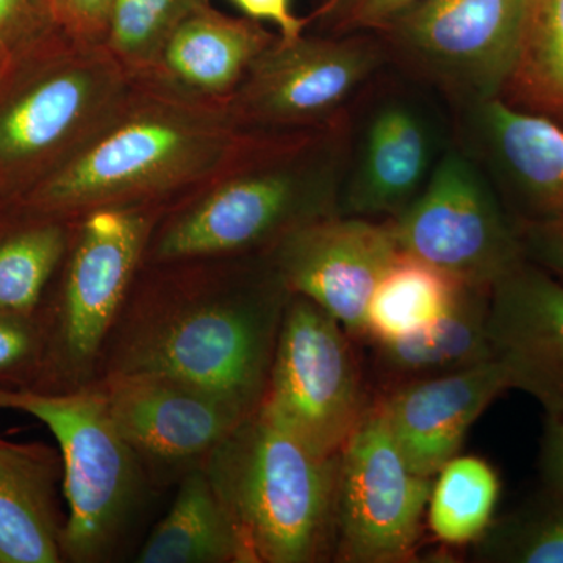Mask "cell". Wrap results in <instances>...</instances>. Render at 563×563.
I'll list each match as a JSON object with an SVG mask.
<instances>
[{
    "label": "cell",
    "mask_w": 563,
    "mask_h": 563,
    "mask_svg": "<svg viewBox=\"0 0 563 563\" xmlns=\"http://www.w3.org/2000/svg\"><path fill=\"white\" fill-rule=\"evenodd\" d=\"M351 163L347 117L310 129L252 132L235 161L163 225L155 261L272 251L288 233L342 213Z\"/></svg>",
    "instance_id": "6da1fadb"
},
{
    "label": "cell",
    "mask_w": 563,
    "mask_h": 563,
    "mask_svg": "<svg viewBox=\"0 0 563 563\" xmlns=\"http://www.w3.org/2000/svg\"><path fill=\"white\" fill-rule=\"evenodd\" d=\"M228 106L187 101L135 80L117 113L79 151L33 185L46 214H85L196 191L224 172L250 140Z\"/></svg>",
    "instance_id": "7a4b0ae2"
},
{
    "label": "cell",
    "mask_w": 563,
    "mask_h": 563,
    "mask_svg": "<svg viewBox=\"0 0 563 563\" xmlns=\"http://www.w3.org/2000/svg\"><path fill=\"white\" fill-rule=\"evenodd\" d=\"M339 455L314 453L255 410L203 459L252 563H312L333 553Z\"/></svg>",
    "instance_id": "3957f363"
},
{
    "label": "cell",
    "mask_w": 563,
    "mask_h": 563,
    "mask_svg": "<svg viewBox=\"0 0 563 563\" xmlns=\"http://www.w3.org/2000/svg\"><path fill=\"white\" fill-rule=\"evenodd\" d=\"M288 299L273 273L265 285L185 306L132 344L120 372L163 374L254 413Z\"/></svg>",
    "instance_id": "277c9868"
},
{
    "label": "cell",
    "mask_w": 563,
    "mask_h": 563,
    "mask_svg": "<svg viewBox=\"0 0 563 563\" xmlns=\"http://www.w3.org/2000/svg\"><path fill=\"white\" fill-rule=\"evenodd\" d=\"M0 409L32 415L60 444L69 509L62 553L79 562L106 553L131 512L140 474L139 455L114 424L102 390H0Z\"/></svg>",
    "instance_id": "5b68a950"
},
{
    "label": "cell",
    "mask_w": 563,
    "mask_h": 563,
    "mask_svg": "<svg viewBox=\"0 0 563 563\" xmlns=\"http://www.w3.org/2000/svg\"><path fill=\"white\" fill-rule=\"evenodd\" d=\"M351 335L317 303L290 295L258 412L325 457L368 410Z\"/></svg>",
    "instance_id": "8992f818"
},
{
    "label": "cell",
    "mask_w": 563,
    "mask_h": 563,
    "mask_svg": "<svg viewBox=\"0 0 563 563\" xmlns=\"http://www.w3.org/2000/svg\"><path fill=\"white\" fill-rule=\"evenodd\" d=\"M135 79L106 44L68 36L47 68L0 106V173L68 161L117 113Z\"/></svg>",
    "instance_id": "52a82bcc"
},
{
    "label": "cell",
    "mask_w": 563,
    "mask_h": 563,
    "mask_svg": "<svg viewBox=\"0 0 563 563\" xmlns=\"http://www.w3.org/2000/svg\"><path fill=\"white\" fill-rule=\"evenodd\" d=\"M531 0H426L374 32L387 58L477 107L501 98L520 58Z\"/></svg>",
    "instance_id": "ba28073f"
},
{
    "label": "cell",
    "mask_w": 563,
    "mask_h": 563,
    "mask_svg": "<svg viewBox=\"0 0 563 563\" xmlns=\"http://www.w3.org/2000/svg\"><path fill=\"white\" fill-rule=\"evenodd\" d=\"M390 221L402 254L466 287L492 290L528 258L520 222L457 152L444 155L420 195Z\"/></svg>",
    "instance_id": "9c48e42d"
},
{
    "label": "cell",
    "mask_w": 563,
    "mask_h": 563,
    "mask_svg": "<svg viewBox=\"0 0 563 563\" xmlns=\"http://www.w3.org/2000/svg\"><path fill=\"white\" fill-rule=\"evenodd\" d=\"M387 60L376 33L277 36L252 63L228 110L251 132L331 124L346 117L347 103Z\"/></svg>",
    "instance_id": "30bf717a"
},
{
    "label": "cell",
    "mask_w": 563,
    "mask_h": 563,
    "mask_svg": "<svg viewBox=\"0 0 563 563\" xmlns=\"http://www.w3.org/2000/svg\"><path fill=\"white\" fill-rule=\"evenodd\" d=\"M432 484L404 461L379 401L369 406L339 455L336 561H413Z\"/></svg>",
    "instance_id": "8fae6325"
},
{
    "label": "cell",
    "mask_w": 563,
    "mask_h": 563,
    "mask_svg": "<svg viewBox=\"0 0 563 563\" xmlns=\"http://www.w3.org/2000/svg\"><path fill=\"white\" fill-rule=\"evenodd\" d=\"M269 252L282 287L317 303L354 339L365 335L369 299L401 254L390 220L344 213L296 229Z\"/></svg>",
    "instance_id": "7c38bea8"
},
{
    "label": "cell",
    "mask_w": 563,
    "mask_h": 563,
    "mask_svg": "<svg viewBox=\"0 0 563 563\" xmlns=\"http://www.w3.org/2000/svg\"><path fill=\"white\" fill-rule=\"evenodd\" d=\"M63 291L62 336L69 358L87 363L117 317L157 221L154 203L81 214Z\"/></svg>",
    "instance_id": "4fadbf2b"
},
{
    "label": "cell",
    "mask_w": 563,
    "mask_h": 563,
    "mask_svg": "<svg viewBox=\"0 0 563 563\" xmlns=\"http://www.w3.org/2000/svg\"><path fill=\"white\" fill-rule=\"evenodd\" d=\"M114 424L139 459L162 466L203 461L252 413L157 373L118 372L102 388Z\"/></svg>",
    "instance_id": "5bb4252c"
},
{
    "label": "cell",
    "mask_w": 563,
    "mask_h": 563,
    "mask_svg": "<svg viewBox=\"0 0 563 563\" xmlns=\"http://www.w3.org/2000/svg\"><path fill=\"white\" fill-rule=\"evenodd\" d=\"M488 340L509 390L563 420V280L526 258L490 291Z\"/></svg>",
    "instance_id": "9a60e30c"
},
{
    "label": "cell",
    "mask_w": 563,
    "mask_h": 563,
    "mask_svg": "<svg viewBox=\"0 0 563 563\" xmlns=\"http://www.w3.org/2000/svg\"><path fill=\"white\" fill-rule=\"evenodd\" d=\"M509 390L499 363L396 385L379 399L388 431L413 473L433 477L461 454L466 433Z\"/></svg>",
    "instance_id": "2e32d148"
},
{
    "label": "cell",
    "mask_w": 563,
    "mask_h": 563,
    "mask_svg": "<svg viewBox=\"0 0 563 563\" xmlns=\"http://www.w3.org/2000/svg\"><path fill=\"white\" fill-rule=\"evenodd\" d=\"M279 33L250 18H232L211 5L190 14L174 31L141 81L187 101L228 106L252 63Z\"/></svg>",
    "instance_id": "e0dca14e"
},
{
    "label": "cell",
    "mask_w": 563,
    "mask_h": 563,
    "mask_svg": "<svg viewBox=\"0 0 563 563\" xmlns=\"http://www.w3.org/2000/svg\"><path fill=\"white\" fill-rule=\"evenodd\" d=\"M432 163V136L410 103H384L369 118L354 169L344 180L340 211L362 218L401 214L420 195Z\"/></svg>",
    "instance_id": "ac0fdd59"
},
{
    "label": "cell",
    "mask_w": 563,
    "mask_h": 563,
    "mask_svg": "<svg viewBox=\"0 0 563 563\" xmlns=\"http://www.w3.org/2000/svg\"><path fill=\"white\" fill-rule=\"evenodd\" d=\"M485 147L517 202L518 222L563 213V128L493 99L476 107Z\"/></svg>",
    "instance_id": "d6986e66"
},
{
    "label": "cell",
    "mask_w": 563,
    "mask_h": 563,
    "mask_svg": "<svg viewBox=\"0 0 563 563\" xmlns=\"http://www.w3.org/2000/svg\"><path fill=\"white\" fill-rule=\"evenodd\" d=\"M490 291L465 285L450 310L429 328L396 342L376 344L377 368L396 387L492 361Z\"/></svg>",
    "instance_id": "ffe728a7"
},
{
    "label": "cell",
    "mask_w": 563,
    "mask_h": 563,
    "mask_svg": "<svg viewBox=\"0 0 563 563\" xmlns=\"http://www.w3.org/2000/svg\"><path fill=\"white\" fill-rule=\"evenodd\" d=\"M139 562L252 563L231 514L202 465L185 477L168 515L141 548Z\"/></svg>",
    "instance_id": "44dd1931"
},
{
    "label": "cell",
    "mask_w": 563,
    "mask_h": 563,
    "mask_svg": "<svg viewBox=\"0 0 563 563\" xmlns=\"http://www.w3.org/2000/svg\"><path fill=\"white\" fill-rule=\"evenodd\" d=\"M60 537L46 470L25 448L0 442V562H58Z\"/></svg>",
    "instance_id": "7402d4cb"
},
{
    "label": "cell",
    "mask_w": 563,
    "mask_h": 563,
    "mask_svg": "<svg viewBox=\"0 0 563 563\" xmlns=\"http://www.w3.org/2000/svg\"><path fill=\"white\" fill-rule=\"evenodd\" d=\"M463 287L448 274L401 252L369 299L363 339L376 346L429 328L450 310Z\"/></svg>",
    "instance_id": "603a6c76"
},
{
    "label": "cell",
    "mask_w": 563,
    "mask_h": 563,
    "mask_svg": "<svg viewBox=\"0 0 563 563\" xmlns=\"http://www.w3.org/2000/svg\"><path fill=\"white\" fill-rule=\"evenodd\" d=\"M501 495L498 472L476 455H455L433 476L426 523L448 547L476 543L495 520Z\"/></svg>",
    "instance_id": "cb8c5ba5"
},
{
    "label": "cell",
    "mask_w": 563,
    "mask_h": 563,
    "mask_svg": "<svg viewBox=\"0 0 563 563\" xmlns=\"http://www.w3.org/2000/svg\"><path fill=\"white\" fill-rule=\"evenodd\" d=\"M499 99L563 128V0H531L520 58Z\"/></svg>",
    "instance_id": "d4e9b609"
},
{
    "label": "cell",
    "mask_w": 563,
    "mask_h": 563,
    "mask_svg": "<svg viewBox=\"0 0 563 563\" xmlns=\"http://www.w3.org/2000/svg\"><path fill=\"white\" fill-rule=\"evenodd\" d=\"M206 5L210 0H111L107 49L141 79L181 22Z\"/></svg>",
    "instance_id": "484cf974"
},
{
    "label": "cell",
    "mask_w": 563,
    "mask_h": 563,
    "mask_svg": "<svg viewBox=\"0 0 563 563\" xmlns=\"http://www.w3.org/2000/svg\"><path fill=\"white\" fill-rule=\"evenodd\" d=\"M474 561L485 563H563V501L544 492L493 520L473 543Z\"/></svg>",
    "instance_id": "4316f807"
},
{
    "label": "cell",
    "mask_w": 563,
    "mask_h": 563,
    "mask_svg": "<svg viewBox=\"0 0 563 563\" xmlns=\"http://www.w3.org/2000/svg\"><path fill=\"white\" fill-rule=\"evenodd\" d=\"M68 247L60 222H43L0 242V312L27 314Z\"/></svg>",
    "instance_id": "83f0119b"
},
{
    "label": "cell",
    "mask_w": 563,
    "mask_h": 563,
    "mask_svg": "<svg viewBox=\"0 0 563 563\" xmlns=\"http://www.w3.org/2000/svg\"><path fill=\"white\" fill-rule=\"evenodd\" d=\"M426 0H324L310 24H318L322 35H352L374 33L395 20L402 11Z\"/></svg>",
    "instance_id": "f1b7e54d"
},
{
    "label": "cell",
    "mask_w": 563,
    "mask_h": 563,
    "mask_svg": "<svg viewBox=\"0 0 563 563\" xmlns=\"http://www.w3.org/2000/svg\"><path fill=\"white\" fill-rule=\"evenodd\" d=\"M65 33L49 0H0V49H27L43 36Z\"/></svg>",
    "instance_id": "f546056e"
},
{
    "label": "cell",
    "mask_w": 563,
    "mask_h": 563,
    "mask_svg": "<svg viewBox=\"0 0 563 563\" xmlns=\"http://www.w3.org/2000/svg\"><path fill=\"white\" fill-rule=\"evenodd\" d=\"M55 20L70 38L106 44L111 0H49Z\"/></svg>",
    "instance_id": "4dcf8cb0"
},
{
    "label": "cell",
    "mask_w": 563,
    "mask_h": 563,
    "mask_svg": "<svg viewBox=\"0 0 563 563\" xmlns=\"http://www.w3.org/2000/svg\"><path fill=\"white\" fill-rule=\"evenodd\" d=\"M526 257L563 280V225L551 221L521 222Z\"/></svg>",
    "instance_id": "1f68e13d"
},
{
    "label": "cell",
    "mask_w": 563,
    "mask_h": 563,
    "mask_svg": "<svg viewBox=\"0 0 563 563\" xmlns=\"http://www.w3.org/2000/svg\"><path fill=\"white\" fill-rule=\"evenodd\" d=\"M25 317L0 312V373L16 368L35 350V332Z\"/></svg>",
    "instance_id": "d6a6232c"
},
{
    "label": "cell",
    "mask_w": 563,
    "mask_h": 563,
    "mask_svg": "<svg viewBox=\"0 0 563 563\" xmlns=\"http://www.w3.org/2000/svg\"><path fill=\"white\" fill-rule=\"evenodd\" d=\"M250 20L276 25L280 38L295 40L309 27V16L298 18L291 0H232Z\"/></svg>",
    "instance_id": "836d02e7"
},
{
    "label": "cell",
    "mask_w": 563,
    "mask_h": 563,
    "mask_svg": "<svg viewBox=\"0 0 563 563\" xmlns=\"http://www.w3.org/2000/svg\"><path fill=\"white\" fill-rule=\"evenodd\" d=\"M539 470L544 492L563 501V420L547 418L544 421Z\"/></svg>",
    "instance_id": "e575fe53"
},
{
    "label": "cell",
    "mask_w": 563,
    "mask_h": 563,
    "mask_svg": "<svg viewBox=\"0 0 563 563\" xmlns=\"http://www.w3.org/2000/svg\"><path fill=\"white\" fill-rule=\"evenodd\" d=\"M11 60V55L9 52L0 49V79H2L3 73H5L7 65H9Z\"/></svg>",
    "instance_id": "d590c367"
},
{
    "label": "cell",
    "mask_w": 563,
    "mask_h": 563,
    "mask_svg": "<svg viewBox=\"0 0 563 563\" xmlns=\"http://www.w3.org/2000/svg\"><path fill=\"white\" fill-rule=\"evenodd\" d=\"M551 222H555V224L563 225V213L559 214V217L553 218V220H550ZM542 222V221H540Z\"/></svg>",
    "instance_id": "8d00e7d4"
}]
</instances>
